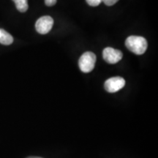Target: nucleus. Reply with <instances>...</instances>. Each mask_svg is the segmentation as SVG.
Masks as SVG:
<instances>
[{
    "mask_svg": "<svg viewBox=\"0 0 158 158\" xmlns=\"http://www.w3.org/2000/svg\"><path fill=\"white\" fill-rule=\"evenodd\" d=\"M45 3L47 6L51 7V6H54L56 3V0H45Z\"/></svg>",
    "mask_w": 158,
    "mask_h": 158,
    "instance_id": "nucleus-10",
    "label": "nucleus"
},
{
    "mask_svg": "<svg viewBox=\"0 0 158 158\" xmlns=\"http://www.w3.org/2000/svg\"><path fill=\"white\" fill-rule=\"evenodd\" d=\"M15 2V7L21 13H24L28 10V2L27 0H13Z\"/></svg>",
    "mask_w": 158,
    "mask_h": 158,
    "instance_id": "nucleus-7",
    "label": "nucleus"
},
{
    "mask_svg": "<svg viewBox=\"0 0 158 158\" xmlns=\"http://www.w3.org/2000/svg\"><path fill=\"white\" fill-rule=\"evenodd\" d=\"M102 57L106 62L109 64H116L122 59V53L113 48H106L102 51Z\"/></svg>",
    "mask_w": 158,
    "mask_h": 158,
    "instance_id": "nucleus-5",
    "label": "nucleus"
},
{
    "mask_svg": "<svg viewBox=\"0 0 158 158\" xmlns=\"http://www.w3.org/2000/svg\"><path fill=\"white\" fill-rule=\"evenodd\" d=\"M13 42V37L10 34L4 29H0V43L2 45H8Z\"/></svg>",
    "mask_w": 158,
    "mask_h": 158,
    "instance_id": "nucleus-6",
    "label": "nucleus"
},
{
    "mask_svg": "<svg viewBox=\"0 0 158 158\" xmlns=\"http://www.w3.org/2000/svg\"><path fill=\"white\" fill-rule=\"evenodd\" d=\"M126 47L134 54H143L147 49V41L144 37L140 36H130L126 39Z\"/></svg>",
    "mask_w": 158,
    "mask_h": 158,
    "instance_id": "nucleus-1",
    "label": "nucleus"
},
{
    "mask_svg": "<svg viewBox=\"0 0 158 158\" xmlns=\"http://www.w3.org/2000/svg\"><path fill=\"white\" fill-rule=\"evenodd\" d=\"M53 24H54V20L52 18L48 15H45L40 18L36 21L35 29L40 34L45 35L51 30Z\"/></svg>",
    "mask_w": 158,
    "mask_h": 158,
    "instance_id": "nucleus-3",
    "label": "nucleus"
},
{
    "mask_svg": "<svg viewBox=\"0 0 158 158\" xmlns=\"http://www.w3.org/2000/svg\"><path fill=\"white\" fill-rule=\"evenodd\" d=\"M96 62V56L94 53L87 51L80 57L78 60L79 68L82 72L89 73L93 70Z\"/></svg>",
    "mask_w": 158,
    "mask_h": 158,
    "instance_id": "nucleus-2",
    "label": "nucleus"
},
{
    "mask_svg": "<svg viewBox=\"0 0 158 158\" xmlns=\"http://www.w3.org/2000/svg\"><path fill=\"white\" fill-rule=\"evenodd\" d=\"M86 1L89 5L92 6V7H96L102 2L103 0H86Z\"/></svg>",
    "mask_w": 158,
    "mask_h": 158,
    "instance_id": "nucleus-8",
    "label": "nucleus"
},
{
    "mask_svg": "<svg viewBox=\"0 0 158 158\" xmlns=\"http://www.w3.org/2000/svg\"><path fill=\"white\" fill-rule=\"evenodd\" d=\"M118 1V0H103V2L107 6H112L117 2Z\"/></svg>",
    "mask_w": 158,
    "mask_h": 158,
    "instance_id": "nucleus-9",
    "label": "nucleus"
},
{
    "mask_svg": "<svg viewBox=\"0 0 158 158\" xmlns=\"http://www.w3.org/2000/svg\"><path fill=\"white\" fill-rule=\"evenodd\" d=\"M125 85V81L122 77H113L105 82V89L109 93H114L122 89Z\"/></svg>",
    "mask_w": 158,
    "mask_h": 158,
    "instance_id": "nucleus-4",
    "label": "nucleus"
},
{
    "mask_svg": "<svg viewBox=\"0 0 158 158\" xmlns=\"http://www.w3.org/2000/svg\"><path fill=\"white\" fill-rule=\"evenodd\" d=\"M27 158H43V157H28Z\"/></svg>",
    "mask_w": 158,
    "mask_h": 158,
    "instance_id": "nucleus-11",
    "label": "nucleus"
}]
</instances>
